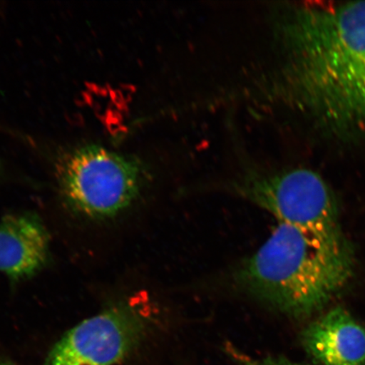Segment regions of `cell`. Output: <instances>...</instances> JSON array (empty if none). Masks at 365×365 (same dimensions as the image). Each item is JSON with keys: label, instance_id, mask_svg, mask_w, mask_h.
<instances>
[{"label": "cell", "instance_id": "cell-1", "mask_svg": "<svg viewBox=\"0 0 365 365\" xmlns=\"http://www.w3.org/2000/svg\"><path fill=\"white\" fill-rule=\"evenodd\" d=\"M273 30L279 61L252 95L350 140L365 105V1L284 7Z\"/></svg>", "mask_w": 365, "mask_h": 365}, {"label": "cell", "instance_id": "cell-2", "mask_svg": "<svg viewBox=\"0 0 365 365\" xmlns=\"http://www.w3.org/2000/svg\"><path fill=\"white\" fill-rule=\"evenodd\" d=\"M344 235L319 236L279 223L242 266L237 282L254 298L293 318L322 309L353 276Z\"/></svg>", "mask_w": 365, "mask_h": 365}, {"label": "cell", "instance_id": "cell-3", "mask_svg": "<svg viewBox=\"0 0 365 365\" xmlns=\"http://www.w3.org/2000/svg\"><path fill=\"white\" fill-rule=\"evenodd\" d=\"M147 176L139 158L98 145L71 150L57 166L63 199L76 211L93 218L114 217L129 207Z\"/></svg>", "mask_w": 365, "mask_h": 365}, {"label": "cell", "instance_id": "cell-4", "mask_svg": "<svg viewBox=\"0 0 365 365\" xmlns=\"http://www.w3.org/2000/svg\"><path fill=\"white\" fill-rule=\"evenodd\" d=\"M235 190L279 223L319 236L342 235L334 195L325 180L308 168L250 172L235 182Z\"/></svg>", "mask_w": 365, "mask_h": 365}, {"label": "cell", "instance_id": "cell-5", "mask_svg": "<svg viewBox=\"0 0 365 365\" xmlns=\"http://www.w3.org/2000/svg\"><path fill=\"white\" fill-rule=\"evenodd\" d=\"M131 300L123 301L68 331L50 350L45 365H114L134 352L149 321Z\"/></svg>", "mask_w": 365, "mask_h": 365}, {"label": "cell", "instance_id": "cell-6", "mask_svg": "<svg viewBox=\"0 0 365 365\" xmlns=\"http://www.w3.org/2000/svg\"><path fill=\"white\" fill-rule=\"evenodd\" d=\"M300 339L316 365H365V329L344 308L310 323Z\"/></svg>", "mask_w": 365, "mask_h": 365}, {"label": "cell", "instance_id": "cell-7", "mask_svg": "<svg viewBox=\"0 0 365 365\" xmlns=\"http://www.w3.org/2000/svg\"><path fill=\"white\" fill-rule=\"evenodd\" d=\"M49 236L33 214H13L0 222V272L14 281L38 273L47 264Z\"/></svg>", "mask_w": 365, "mask_h": 365}, {"label": "cell", "instance_id": "cell-8", "mask_svg": "<svg viewBox=\"0 0 365 365\" xmlns=\"http://www.w3.org/2000/svg\"><path fill=\"white\" fill-rule=\"evenodd\" d=\"M235 357L238 359L240 365H310L291 361L289 359L278 357V356L254 359L236 353Z\"/></svg>", "mask_w": 365, "mask_h": 365}, {"label": "cell", "instance_id": "cell-9", "mask_svg": "<svg viewBox=\"0 0 365 365\" xmlns=\"http://www.w3.org/2000/svg\"><path fill=\"white\" fill-rule=\"evenodd\" d=\"M0 365H16L11 361H7V360H0Z\"/></svg>", "mask_w": 365, "mask_h": 365}]
</instances>
